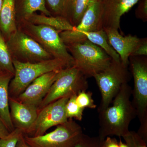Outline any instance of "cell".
<instances>
[{
    "mask_svg": "<svg viewBox=\"0 0 147 147\" xmlns=\"http://www.w3.org/2000/svg\"><path fill=\"white\" fill-rule=\"evenodd\" d=\"M132 90L128 84H123L110 105L98 111V136L101 140L108 136L121 138L129 132L130 123L137 117V111L131 100Z\"/></svg>",
    "mask_w": 147,
    "mask_h": 147,
    "instance_id": "obj_1",
    "label": "cell"
},
{
    "mask_svg": "<svg viewBox=\"0 0 147 147\" xmlns=\"http://www.w3.org/2000/svg\"><path fill=\"white\" fill-rule=\"evenodd\" d=\"M14 74L9 87V96L18 97L35 79L45 74L72 66L65 61L53 58L36 63L13 59Z\"/></svg>",
    "mask_w": 147,
    "mask_h": 147,
    "instance_id": "obj_2",
    "label": "cell"
},
{
    "mask_svg": "<svg viewBox=\"0 0 147 147\" xmlns=\"http://www.w3.org/2000/svg\"><path fill=\"white\" fill-rule=\"evenodd\" d=\"M66 47L73 58V66L87 78L105 70L112 61L104 50L87 39Z\"/></svg>",
    "mask_w": 147,
    "mask_h": 147,
    "instance_id": "obj_3",
    "label": "cell"
},
{
    "mask_svg": "<svg viewBox=\"0 0 147 147\" xmlns=\"http://www.w3.org/2000/svg\"><path fill=\"white\" fill-rule=\"evenodd\" d=\"M129 61L134 82L131 102L140 123L137 133L147 142V58L146 56H130Z\"/></svg>",
    "mask_w": 147,
    "mask_h": 147,
    "instance_id": "obj_4",
    "label": "cell"
},
{
    "mask_svg": "<svg viewBox=\"0 0 147 147\" xmlns=\"http://www.w3.org/2000/svg\"><path fill=\"white\" fill-rule=\"evenodd\" d=\"M101 96L98 112L104 110L112 103L121 87L131 79L128 66L112 60L110 65L100 73L94 76Z\"/></svg>",
    "mask_w": 147,
    "mask_h": 147,
    "instance_id": "obj_5",
    "label": "cell"
},
{
    "mask_svg": "<svg viewBox=\"0 0 147 147\" xmlns=\"http://www.w3.org/2000/svg\"><path fill=\"white\" fill-rule=\"evenodd\" d=\"M57 126L53 131L40 136L24 134V139L30 147H74L84 134L82 127L72 119Z\"/></svg>",
    "mask_w": 147,
    "mask_h": 147,
    "instance_id": "obj_6",
    "label": "cell"
},
{
    "mask_svg": "<svg viewBox=\"0 0 147 147\" xmlns=\"http://www.w3.org/2000/svg\"><path fill=\"white\" fill-rule=\"evenodd\" d=\"M87 79L74 66L62 69L38 107V110L66 96L87 90L88 87Z\"/></svg>",
    "mask_w": 147,
    "mask_h": 147,
    "instance_id": "obj_7",
    "label": "cell"
},
{
    "mask_svg": "<svg viewBox=\"0 0 147 147\" xmlns=\"http://www.w3.org/2000/svg\"><path fill=\"white\" fill-rule=\"evenodd\" d=\"M25 32L32 38L54 58L65 61L71 66L74 59L60 36V32L51 27L35 25L26 21Z\"/></svg>",
    "mask_w": 147,
    "mask_h": 147,
    "instance_id": "obj_8",
    "label": "cell"
},
{
    "mask_svg": "<svg viewBox=\"0 0 147 147\" xmlns=\"http://www.w3.org/2000/svg\"><path fill=\"white\" fill-rule=\"evenodd\" d=\"M7 39V44L13 59L36 63L54 58L32 38L20 30Z\"/></svg>",
    "mask_w": 147,
    "mask_h": 147,
    "instance_id": "obj_9",
    "label": "cell"
},
{
    "mask_svg": "<svg viewBox=\"0 0 147 147\" xmlns=\"http://www.w3.org/2000/svg\"><path fill=\"white\" fill-rule=\"evenodd\" d=\"M71 95L59 98L38 110L34 123L25 135L31 137L40 136L53 127L67 121L68 119L66 115L65 105Z\"/></svg>",
    "mask_w": 147,
    "mask_h": 147,
    "instance_id": "obj_10",
    "label": "cell"
},
{
    "mask_svg": "<svg viewBox=\"0 0 147 147\" xmlns=\"http://www.w3.org/2000/svg\"><path fill=\"white\" fill-rule=\"evenodd\" d=\"M102 29L101 21V0H93L79 24L72 31L60 33L66 45L82 42L87 40L86 34Z\"/></svg>",
    "mask_w": 147,
    "mask_h": 147,
    "instance_id": "obj_11",
    "label": "cell"
},
{
    "mask_svg": "<svg viewBox=\"0 0 147 147\" xmlns=\"http://www.w3.org/2000/svg\"><path fill=\"white\" fill-rule=\"evenodd\" d=\"M45 74L35 79L16 98L19 102L38 107L54 82L60 74L61 71Z\"/></svg>",
    "mask_w": 147,
    "mask_h": 147,
    "instance_id": "obj_12",
    "label": "cell"
},
{
    "mask_svg": "<svg viewBox=\"0 0 147 147\" xmlns=\"http://www.w3.org/2000/svg\"><path fill=\"white\" fill-rule=\"evenodd\" d=\"M139 0H101L102 29L118 30L121 16L138 3Z\"/></svg>",
    "mask_w": 147,
    "mask_h": 147,
    "instance_id": "obj_13",
    "label": "cell"
},
{
    "mask_svg": "<svg viewBox=\"0 0 147 147\" xmlns=\"http://www.w3.org/2000/svg\"><path fill=\"white\" fill-rule=\"evenodd\" d=\"M103 30L110 45L119 56L121 63L128 66L129 57L141 44L142 38L131 34L123 36L119 33L118 30L116 29Z\"/></svg>",
    "mask_w": 147,
    "mask_h": 147,
    "instance_id": "obj_14",
    "label": "cell"
},
{
    "mask_svg": "<svg viewBox=\"0 0 147 147\" xmlns=\"http://www.w3.org/2000/svg\"><path fill=\"white\" fill-rule=\"evenodd\" d=\"M11 119L15 128L19 129L26 134L34 123L37 117V107L19 102L9 96Z\"/></svg>",
    "mask_w": 147,
    "mask_h": 147,
    "instance_id": "obj_15",
    "label": "cell"
},
{
    "mask_svg": "<svg viewBox=\"0 0 147 147\" xmlns=\"http://www.w3.org/2000/svg\"><path fill=\"white\" fill-rule=\"evenodd\" d=\"M13 75L0 71V119L10 132L15 129L11 119L9 109V87Z\"/></svg>",
    "mask_w": 147,
    "mask_h": 147,
    "instance_id": "obj_16",
    "label": "cell"
},
{
    "mask_svg": "<svg viewBox=\"0 0 147 147\" xmlns=\"http://www.w3.org/2000/svg\"><path fill=\"white\" fill-rule=\"evenodd\" d=\"M15 0H4L0 10V31L8 38L17 29Z\"/></svg>",
    "mask_w": 147,
    "mask_h": 147,
    "instance_id": "obj_17",
    "label": "cell"
},
{
    "mask_svg": "<svg viewBox=\"0 0 147 147\" xmlns=\"http://www.w3.org/2000/svg\"><path fill=\"white\" fill-rule=\"evenodd\" d=\"M24 21L35 25H42L53 28L60 33L74 30V27L68 20L62 16H47L44 14L34 13Z\"/></svg>",
    "mask_w": 147,
    "mask_h": 147,
    "instance_id": "obj_18",
    "label": "cell"
},
{
    "mask_svg": "<svg viewBox=\"0 0 147 147\" xmlns=\"http://www.w3.org/2000/svg\"><path fill=\"white\" fill-rule=\"evenodd\" d=\"M93 0H68L66 2L64 17L76 27L83 18Z\"/></svg>",
    "mask_w": 147,
    "mask_h": 147,
    "instance_id": "obj_19",
    "label": "cell"
},
{
    "mask_svg": "<svg viewBox=\"0 0 147 147\" xmlns=\"http://www.w3.org/2000/svg\"><path fill=\"white\" fill-rule=\"evenodd\" d=\"M85 36L86 39L99 46L110 56L113 60L117 62H121L119 56L109 43L107 35L103 29L87 33Z\"/></svg>",
    "mask_w": 147,
    "mask_h": 147,
    "instance_id": "obj_20",
    "label": "cell"
},
{
    "mask_svg": "<svg viewBox=\"0 0 147 147\" xmlns=\"http://www.w3.org/2000/svg\"><path fill=\"white\" fill-rule=\"evenodd\" d=\"M36 11H40L46 16H51L46 7L45 0H21V14L24 20Z\"/></svg>",
    "mask_w": 147,
    "mask_h": 147,
    "instance_id": "obj_21",
    "label": "cell"
},
{
    "mask_svg": "<svg viewBox=\"0 0 147 147\" xmlns=\"http://www.w3.org/2000/svg\"><path fill=\"white\" fill-rule=\"evenodd\" d=\"M0 70L14 76L13 59L7 47L4 37L0 31Z\"/></svg>",
    "mask_w": 147,
    "mask_h": 147,
    "instance_id": "obj_22",
    "label": "cell"
},
{
    "mask_svg": "<svg viewBox=\"0 0 147 147\" xmlns=\"http://www.w3.org/2000/svg\"><path fill=\"white\" fill-rule=\"evenodd\" d=\"M77 94L71 95L65 105L66 115L67 119H74L82 121L83 118L84 109L81 108L77 104L76 97Z\"/></svg>",
    "mask_w": 147,
    "mask_h": 147,
    "instance_id": "obj_23",
    "label": "cell"
},
{
    "mask_svg": "<svg viewBox=\"0 0 147 147\" xmlns=\"http://www.w3.org/2000/svg\"><path fill=\"white\" fill-rule=\"evenodd\" d=\"M92 94L90 92H87L86 90L79 92L76 97L77 104L84 109L86 108L95 109L96 105L94 103Z\"/></svg>",
    "mask_w": 147,
    "mask_h": 147,
    "instance_id": "obj_24",
    "label": "cell"
},
{
    "mask_svg": "<svg viewBox=\"0 0 147 147\" xmlns=\"http://www.w3.org/2000/svg\"><path fill=\"white\" fill-rule=\"evenodd\" d=\"M23 134L19 129L15 128L7 137L0 139V147H16L18 140Z\"/></svg>",
    "mask_w": 147,
    "mask_h": 147,
    "instance_id": "obj_25",
    "label": "cell"
},
{
    "mask_svg": "<svg viewBox=\"0 0 147 147\" xmlns=\"http://www.w3.org/2000/svg\"><path fill=\"white\" fill-rule=\"evenodd\" d=\"M102 141L98 136L91 137L84 134L74 147H102Z\"/></svg>",
    "mask_w": 147,
    "mask_h": 147,
    "instance_id": "obj_26",
    "label": "cell"
},
{
    "mask_svg": "<svg viewBox=\"0 0 147 147\" xmlns=\"http://www.w3.org/2000/svg\"><path fill=\"white\" fill-rule=\"evenodd\" d=\"M122 138L129 147H147L146 142L135 131H129L128 134Z\"/></svg>",
    "mask_w": 147,
    "mask_h": 147,
    "instance_id": "obj_27",
    "label": "cell"
},
{
    "mask_svg": "<svg viewBox=\"0 0 147 147\" xmlns=\"http://www.w3.org/2000/svg\"><path fill=\"white\" fill-rule=\"evenodd\" d=\"M51 9L57 16L64 17L65 13L66 0H47Z\"/></svg>",
    "mask_w": 147,
    "mask_h": 147,
    "instance_id": "obj_28",
    "label": "cell"
},
{
    "mask_svg": "<svg viewBox=\"0 0 147 147\" xmlns=\"http://www.w3.org/2000/svg\"><path fill=\"white\" fill-rule=\"evenodd\" d=\"M138 7L135 10V16L144 22L147 21V0H139Z\"/></svg>",
    "mask_w": 147,
    "mask_h": 147,
    "instance_id": "obj_29",
    "label": "cell"
},
{
    "mask_svg": "<svg viewBox=\"0 0 147 147\" xmlns=\"http://www.w3.org/2000/svg\"><path fill=\"white\" fill-rule=\"evenodd\" d=\"M147 39L142 38V42L131 56H147Z\"/></svg>",
    "mask_w": 147,
    "mask_h": 147,
    "instance_id": "obj_30",
    "label": "cell"
},
{
    "mask_svg": "<svg viewBox=\"0 0 147 147\" xmlns=\"http://www.w3.org/2000/svg\"><path fill=\"white\" fill-rule=\"evenodd\" d=\"M102 147H119V146L116 138L108 136L102 141Z\"/></svg>",
    "mask_w": 147,
    "mask_h": 147,
    "instance_id": "obj_31",
    "label": "cell"
},
{
    "mask_svg": "<svg viewBox=\"0 0 147 147\" xmlns=\"http://www.w3.org/2000/svg\"><path fill=\"white\" fill-rule=\"evenodd\" d=\"M10 133L8 128L0 119V139L7 137Z\"/></svg>",
    "mask_w": 147,
    "mask_h": 147,
    "instance_id": "obj_32",
    "label": "cell"
},
{
    "mask_svg": "<svg viewBox=\"0 0 147 147\" xmlns=\"http://www.w3.org/2000/svg\"><path fill=\"white\" fill-rule=\"evenodd\" d=\"M16 147H30L25 141L24 134H22L18 140Z\"/></svg>",
    "mask_w": 147,
    "mask_h": 147,
    "instance_id": "obj_33",
    "label": "cell"
},
{
    "mask_svg": "<svg viewBox=\"0 0 147 147\" xmlns=\"http://www.w3.org/2000/svg\"><path fill=\"white\" fill-rule=\"evenodd\" d=\"M119 147H129L125 142L124 143L123 142L121 139H120V141L119 142Z\"/></svg>",
    "mask_w": 147,
    "mask_h": 147,
    "instance_id": "obj_34",
    "label": "cell"
},
{
    "mask_svg": "<svg viewBox=\"0 0 147 147\" xmlns=\"http://www.w3.org/2000/svg\"><path fill=\"white\" fill-rule=\"evenodd\" d=\"M3 1L4 0H0V10H1V8Z\"/></svg>",
    "mask_w": 147,
    "mask_h": 147,
    "instance_id": "obj_35",
    "label": "cell"
},
{
    "mask_svg": "<svg viewBox=\"0 0 147 147\" xmlns=\"http://www.w3.org/2000/svg\"><path fill=\"white\" fill-rule=\"evenodd\" d=\"M68 0H66V2H67V1H68Z\"/></svg>",
    "mask_w": 147,
    "mask_h": 147,
    "instance_id": "obj_36",
    "label": "cell"
},
{
    "mask_svg": "<svg viewBox=\"0 0 147 147\" xmlns=\"http://www.w3.org/2000/svg\"><path fill=\"white\" fill-rule=\"evenodd\" d=\"M1 71V70H0V71Z\"/></svg>",
    "mask_w": 147,
    "mask_h": 147,
    "instance_id": "obj_37",
    "label": "cell"
}]
</instances>
